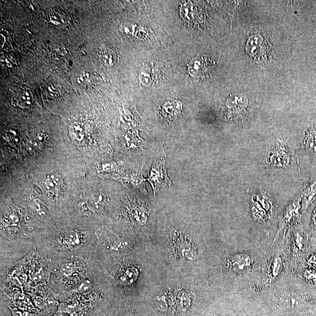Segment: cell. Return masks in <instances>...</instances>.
Segmentation results:
<instances>
[{
    "label": "cell",
    "instance_id": "obj_1",
    "mask_svg": "<svg viewBox=\"0 0 316 316\" xmlns=\"http://www.w3.org/2000/svg\"><path fill=\"white\" fill-rule=\"evenodd\" d=\"M96 227L89 220L66 216L52 227L33 233L31 238L36 251L49 260H89L95 248Z\"/></svg>",
    "mask_w": 316,
    "mask_h": 316
},
{
    "label": "cell",
    "instance_id": "obj_2",
    "mask_svg": "<svg viewBox=\"0 0 316 316\" xmlns=\"http://www.w3.org/2000/svg\"><path fill=\"white\" fill-rule=\"evenodd\" d=\"M49 260L53 289L58 294L60 303L66 296L73 292L87 276L90 262L85 258L76 257Z\"/></svg>",
    "mask_w": 316,
    "mask_h": 316
},
{
    "label": "cell",
    "instance_id": "obj_3",
    "mask_svg": "<svg viewBox=\"0 0 316 316\" xmlns=\"http://www.w3.org/2000/svg\"><path fill=\"white\" fill-rule=\"evenodd\" d=\"M1 236L13 243L31 240L26 221L17 208L10 203L2 207Z\"/></svg>",
    "mask_w": 316,
    "mask_h": 316
},
{
    "label": "cell",
    "instance_id": "obj_4",
    "mask_svg": "<svg viewBox=\"0 0 316 316\" xmlns=\"http://www.w3.org/2000/svg\"><path fill=\"white\" fill-rule=\"evenodd\" d=\"M36 252L34 248L14 264L1 265V289L24 290L29 278L31 262Z\"/></svg>",
    "mask_w": 316,
    "mask_h": 316
},
{
    "label": "cell",
    "instance_id": "obj_5",
    "mask_svg": "<svg viewBox=\"0 0 316 316\" xmlns=\"http://www.w3.org/2000/svg\"><path fill=\"white\" fill-rule=\"evenodd\" d=\"M51 277L52 271L48 258L36 249L31 262L28 281L24 290L51 285Z\"/></svg>",
    "mask_w": 316,
    "mask_h": 316
},
{
    "label": "cell",
    "instance_id": "obj_6",
    "mask_svg": "<svg viewBox=\"0 0 316 316\" xmlns=\"http://www.w3.org/2000/svg\"><path fill=\"white\" fill-rule=\"evenodd\" d=\"M270 144L266 151L265 162L266 165L289 168L293 156L290 150L284 143H273Z\"/></svg>",
    "mask_w": 316,
    "mask_h": 316
},
{
    "label": "cell",
    "instance_id": "obj_7",
    "mask_svg": "<svg viewBox=\"0 0 316 316\" xmlns=\"http://www.w3.org/2000/svg\"><path fill=\"white\" fill-rule=\"evenodd\" d=\"M147 180L153 186L155 195L160 188L171 185L172 182L167 174L165 158L154 161Z\"/></svg>",
    "mask_w": 316,
    "mask_h": 316
},
{
    "label": "cell",
    "instance_id": "obj_8",
    "mask_svg": "<svg viewBox=\"0 0 316 316\" xmlns=\"http://www.w3.org/2000/svg\"><path fill=\"white\" fill-rule=\"evenodd\" d=\"M301 299V297L296 293L283 292L278 293L273 301L276 309L285 311H290L300 306Z\"/></svg>",
    "mask_w": 316,
    "mask_h": 316
},
{
    "label": "cell",
    "instance_id": "obj_9",
    "mask_svg": "<svg viewBox=\"0 0 316 316\" xmlns=\"http://www.w3.org/2000/svg\"><path fill=\"white\" fill-rule=\"evenodd\" d=\"M301 198L294 201L293 203H291L286 208V210L283 213L280 220V230H279L278 233L282 230H284V238L287 229L301 217Z\"/></svg>",
    "mask_w": 316,
    "mask_h": 316
},
{
    "label": "cell",
    "instance_id": "obj_10",
    "mask_svg": "<svg viewBox=\"0 0 316 316\" xmlns=\"http://www.w3.org/2000/svg\"><path fill=\"white\" fill-rule=\"evenodd\" d=\"M252 264V260L251 256L246 253H239L235 254L231 259L230 266L235 271L243 272L251 267Z\"/></svg>",
    "mask_w": 316,
    "mask_h": 316
},
{
    "label": "cell",
    "instance_id": "obj_11",
    "mask_svg": "<svg viewBox=\"0 0 316 316\" xmlns=\"http://www.w3.org/2000/svg\"><path fill=\"white\" fill-rule=\"evenodd\" d=\"M302 210L305 212L316 200V178L303 190L301 195Z\"/></svg>",
    "mask_w": 316,
    "mask_h": 316
},
{
    "label": "cell",
    "instance_id": "obj_12",
    "mask_svg": "<svg viewBox=\"0 0 316 316\" xmlns=\"http://www.w3.org/2000/svg\"><path fill=\"white\" fill-rule=\"evenodd\" d=\"M16 104L20 108H30L34 104V99L31 90L28 88H20L15 94Z\"/></svg>",
    "mask_w": 316,
    "mask_h": 316
},
{
    "label": "cell",
    "instance_id": "obj_13",
    "mask_svg": "<svg viewBox=\"0 0 316 316\" xmlns=\"http://www.w3.org/2000/svg\"><path fill=\"white\" fill-rule=\"evenodd\" d=\"M251 210L254 220L262 227L266 228V227H267V221L270 217L268 213L262 207L259 203L254 200H252Z\"/></svg>",
    "mask_w": 316,
    "mask_h": 316
},
{
    "label": "cell",
    "instance_id": "obj_14",
    "mask_svg": "<svg viewBox=\"0 0 316 316\" xmlns=\"http://www.w3.org/2000/svg\"><path fill=\"white\" fill-rule=\"evenodd\" d=\"M252 200L256 201L259 203L262 208L268 213L269 216L273 214L275 210V206L273 201L269 195H266L264 191L260 190L257 194L252 196Z\"/></svg>",
    "mask_w": 316,
    "mask_h": 316
},
{
    "label": "cell",
    "instance_id": "obj_15",
    "mask_svg": "<svg viewBox=\"0 0 316 316\" xmlns=\"http://www.w3.org/2000/svg\"><path fill=\"white\" fill-rule=\"evenodd\" d=\"M303 145L307 151L316 152V125L313 124L307 131Z\"/></svg>",
    "mask_w": 316,
    "mask_h": 316
},
{
    "label": "cell",
    "instance_id": "obj_16",
    "mask_svg": "<svg viewBox=\"0 0 316 316\" xmlns=\"http://www.w3.org/2000/svg\"><path fill=\"white\" fill-rule=\"evenodd\" d=\"M283 268V262L281 257L277 256L274 258L270 265V277L272 280H274L280 274Z\"/></svg>",
    "mask_w": 316,
    "mask_h": 316
},
{
    "label": "cell",
    "instance_id": "obj_17",
    "mask_svg": "<svg viewBox=\"0 0 316 316\" xmlns=\"http://www.w3.org/2000/svg\"><path fill=\"white\" fill-rule=\"evenodd\" d=\"M307 237L305 233L302 230H297L295 232L294 238V249L297 251H301L306 246Z\"/></svg>",
    "mask_w": 316,
    "mask_h": 316
},
{
    "label": "cell",
    "instance_id": "obj_18",
    "mask_svg": "<svg viewBox=\"0 0 316 316\" xmlns=\"http://www.w3.org/2000/svg\"><path fill=\"white\" fill-rule=\"evenodd\" d=\"M100 60L107 66H112L114 63L113 57L111 52L107 51H101L99 54Z\"/></svg>",
    "mask_w": 316,
    "mask_h": 316
},
{
    "label": "cell",
    "instance_id": "obj_19",
    "mask_svg": "<svg viewBox=\"0 0 316 316\" xmlns=\"http://www.w3.org/2000/svg\"><path fill=\"white\" fill-rule=\"evenodd\" d=\"M11 311L12 316H37V314L30 312L26 310L15 308V307H10L8 308Z\"/></svg>",
    "mask_w": 316,
    "mask_h": 316
},
{
    "label": "cell",
    "instance_id": "obj_20",
    "mask_svg": "<svg viewBox=\"0 0 316 316\" xmlns=\"http://www.w3.org/2000/svg\"><path fill=\"white\" fill-rule=\"evenodd\" d=\"M45 91L49 97H55L59 95V90L55 85L48 86Z\"/></svg>",
    "mask_w": 316,
    "mask_h": 316
},
{
    "label": "cell",
    "instance_id": "obj_21",
    "mask_svg": "<svg viewBox=\"0 0 316 316\" xmlns=\"http://www.w3.org/2000/svg\"><path fill=\"white\" fill-rule=\"evenodd\" d=\"M37 316H68V315L64 313L59 312V311H56L54 313L51 315L39 313L38 315H37Z\"/></svg>",
    "mask_w": 316,
    "mask_h": 316
},
{
    "label": "cell",
    "instance_id": "obj_22",
    "mask_svg": "<svg viewBox=\"0 0 316 316\" xmlns=\"http://www.w3.org/2000/svg\"><path fill=\"white\" fill-rule=\"evenodd\" d=\"M308 264L316 268V254L311 256L308 260Z\"/></svg>",
    "mask_w": 316,
    "mask_h": 316
},
{
    "label": "cell",
    "instance_id": "obj_23",
    "mask_svg": "<svg viewBox=\"0 0 316 316\" xmlns=\"http://www.w3.org/2000/svg\"><path fill=\"white\" fill-rule=\"evenodd\" d=\"M312 223L314 226L316 228V209L312 216Z\"/></svg>",
    "mask_w": 316,
    "mask_h": 316
}]
</instances>
